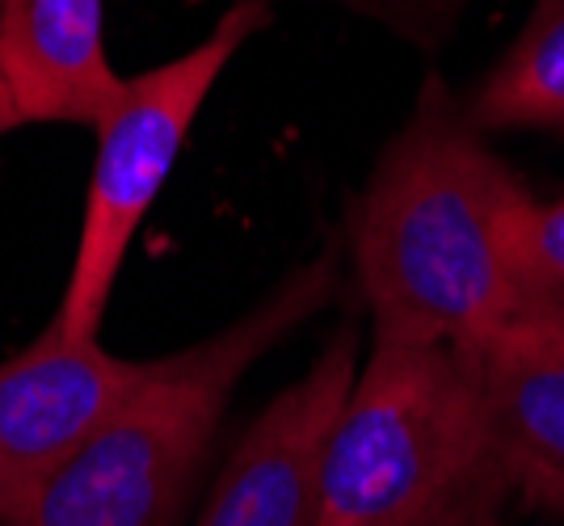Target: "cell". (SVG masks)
I'll list each match as a JSON object with an SVG mask.
<instances>
[{
	"label": "cell",
	"instance_id": "1",
	"mask_svg": "<svg viewBox=\"0 0 564 526\" xmlns=\"http://www.w3.org/2000/svg\"><path fill=\"white\" fill-rule=\"evenodd\" d=\"M527 182L468 106L425 80L354 202L350 265L376 337L480 350L514 320L510 232Z\"/></svg>",
	"mask_w": 564,
	"mask_h": 526
},
{
	"label": "cell",
	"instance_id": "2",
	"mask_svg": "<svg viewBox=\"0 0 564 526\" xmlns=\"http://www.w3.org/2000/svg\"><path fill=\"white\" fill-rule=\"evenodd\" d=\"M316 526H480L510 493L480 354L376 337L321 454Z\"/></svg>",
	"mask_w": 564,
	"mask_h": 526
},
{
	"label": "cell",
	"instance_id": "3",
	"mask_svg": "<svg viewBox=\"0 0 564 526\" xmlns=\"http://www.w3.org/2000/svg\"><path fill=\"white\" fill-rule=\"evenodd\" d=\"M337 257L286 274L224 333L152 362V375L51 472L4 526H177L236 383L325 308Z\"/></svg>",
	"mask_w": 564,
	"mask_h": 526
},
{
	"label": "cell",
	"instance_id": "4",
	"mask_svg": "<svg viewBox=\"0 0 564 526\" xmlns=\"http://www.w3.org/2000/svg\"><path fill=\"white\" fill-rule=\"evenodd\" d=\"M265 22L270 9L261 0L232 4L198 47L131 76L115 114L97 127V161L80 216V240L72 253L64 299L51 316L64 337H97L131 237L152 211L156 194L165 190L198 110L207 106L236 51Z\"/></svg>",
	"mask_w": 564,
	"mask_h": 526
},
{
	"label": "cell",
	"instance_id": "5",
	"mask_svg": "<svg viewBox=\"0 0 564 526\" xmlns=\"http://www.w3.org/2000/svg\"><path fill=\"white\" fill-rule=\"evenodd\" d=\"M358 362L354 325H337L316 362L240 434L194 526H316L321 454Z\"/></svg>",
	"mask_w": 564,
	"mask_h": 526
},
{
	"label": "cell",
	"instance_id": "6",
	"mask_svg": "<svg viewBox=\"0 0 564 526\" xmlns=\"http://www.w3.org/2000/svg\"><path fill=\"white\" fill-rule=\"evenodd\" d=\"M152 362L118 359L97 337L76 341L55 325L0 362V526L152 375Z\"/></svg>",
	"mask_w": 564,
	"mask_h": 526
},
{
	"label": "cell",
	"instance_id": "7",
	"mask_svg": "<svg viewBox=\"0 0 564 526\" xmlns=\"http://www.w3.org/2000/svg\"><path fill=\"white\" fill-rule=\"evenodd\" d=\"M0 76L22 122L94 131L127 89L106 55L101 0H0Z\"/></svg>",
	"mask_w": 564,
	"mask_h": 526
},
{
	"label": "cell",
	"instance_id": "8",
	"mask_svg": "<svg viewBox=\"0 0 564 526\" xmlns=\"http://www.w3.org/2000/svg\"><path fill=\"white\" fill-rule=\"evenodd\" d=\"M476 354L510 493L564 518V333L510 320Z\"/></svg>",
	"mask_w": 564,
	"mask_h": 526
},
{
	"label": "cell",
	"instance_id": "9",
	"mask_svg": "<svg viewBox=\"0 0 564 526\" xmlns=\"http://www.w3.org/2000/svg\"><path fill=\"white\" fill-rule=\"evenodd\" d=\"M480 131L564 135V0H535L522 34L468 101Z\"/></svg>",
	"mask_w": 564,
	"mask_h": 526
},
{
	"label": "cell",
	"instance_id": "10",
	"mask_svg": "<svg viewBox=\"0 0 564 526\" xmlns=\"http://www.w3.org/2000/svg\"><path fill=\"white\" fill-rule=\"evenodd\" d=\"M514 320L552 325L564 333V194L527 198L510 232Z\"/></svg>",
	"mask_w": 564,
	"mask_h": 526
},
{
	"label": "cell",
	"instance_id": "11",
	"mask_svg": "<svg viewBox=\"0 0 564 526\" xmlns=\"http://www.w3.org/2000/svg\"><path fill=\"white\" fill-rule=\"evenodd\" d=\"M13 127H22V114H18V106H13V97H9V85H4V76H0V135L13 131Z\"/></svg>",
	"mask_w": 564,
	"mask_h": 526
},
{
	"label": "cell",
	"instance_id": "12",
	"mask_svg": "<svg viewBox=\"0 0 564 526\" xmlns=\"http://www.w3.org/2000/svg\"><path fill=\"white\" fill-rule=\"evenodd\" d=\"M480 526H497V518H489V523H480Z\"/></svg>",
	"mask_w": 564,
	"mask_h": 526
}]
</instances>
